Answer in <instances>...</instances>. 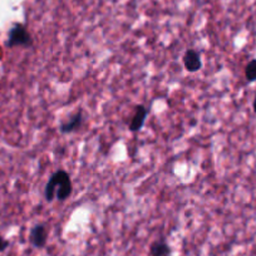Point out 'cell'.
I'll return each instance as SVG.
<instances>
[{"label": "cell", "instance_id": "obj_5", "mask_svg": "<svg viewBox=\"0 0 256 256\" xmlns=\"http://www.w3.org/2000/svg\"><path fill=\"white\" fill-rule=\"evenodd\" d=\"M83 124V112L82 110H78L72 117L66 122H62L59 124V132L62 134H70L78 131Z\"/></svg>", "mask_w": 256, "mask_h": 256}, {"label": "cell", "instance_id": "obj_10", "mask_svg": "<svg viewBox=\"0 0 256 256\" xmlns=\"http://www.w3.org/2000/svg\"><path fill=\"white\" fill-rule=\"evenodd\" d=\"M252 107H254V110H255V113H256V96H255V98H254V103H252Z\"/></svg>", "mask_w": 256, "mask_h": 256}, {"label": "cell", "instance_id": "obj_3", "mask_svg": "<svg viewBox=\"0 0 256 256\" xmlns=\"http://www.w3.org/2000/svg\"><path fill=\"white\" fill-rule=\"evenodd\" d=\"M29 240H30V244L33 245V248H46V241H48V230H46V226L44 224H36V225H34L30 230Z\"/></svg>", "mask_w": 256, "mask_h": 256}, {"label": "cell", "instance_id": "obj_8", "mask_svg": "<svg viewBox=\"0 0 256 256\" xmlns=\"http://www.w3.org/2000/svg\"><path fill=\"white\" fill-rule=\"evenodd\" d=\"M245 77L248 82H255L256 80V59L248 62L245 68Z\"/></svg>", "mask_w": 256, "mask_h": 256}, {"label": "cell", "instance_id": "obj_2", "mask_svg": "<svg viewBox=\"0 0 256 256\" xmlns=\"http://www.w3.org/2000/svg\"><path fill=\"white\" fill-rule=\"evenodd\" d=\"M6 46L9 48H14V46H26V48H30L33 46V39H32L30 33L26 26L20 23H16L8 33V42Z\"/></svg>", "mask_w": 256, "mask_h": 256}, {"label": "cell", "instance_id": "obj_9", "mask_svg": "<svg viewBox=\"0 0 256 256\" xmlns=\"http://www.w3.org/2000/svg\"><path fill=\"white\" fill-rule=\"evenodd\" d=\"M9 246V241L6 240V238H3V236L0 235V252H3V251H6V248H8Z\"/></svg>", "mask_w": 256, "mask_h": 256}, {"label": "cell", "instance_id": "obj_7", "mask_svg": "<svg viewBox=\"0 0 256 256\" xmlns=\"http://www.w3.org/2000/svg\"><path fill=\"white\" fill-rule=\"evenodd\" d=\"M151 256H171V248L164 241H156L150 248Z\"/></svg>", "mask_w": 256, "mask_h": 256}, {"label": "cell", "instance_id": "obj_1", "mask_svg": "<svg viewBox=\"0 0 256 256\" xmlns=\"http://www.w3.org/2000/svg\"><path fill=\"white\" fill-rule=\"evenodd\" d=\"M73 191L72 180L68 172L64 170H58L54 172L48 180L44 188V198L46 202H52L54 198H56L60 202L70 198Z\"/></svg>", "mask_w": 256, "mask_h": 256}, {"label": "cell", "instance_id": "obj_4", "mask_svg": "<svg viewBox=\"0 0 256 256\" xmlns=\"http://www.w3.org/2000/svg\"><path fill=\"white\" fill-rule=\"evenodd\" d=\"M184 66L187 72L196 73L202 68L201 56L195 49H187L184 54Z\"/></svg>", "mask_w": 256, "mask_h": 256}, {"label": "cell", "instance_id": "obj_6", "mask_svg": "<svg viewBox=\"0 0 256 256\" xmlns=\"http://www.w3.org/2000/svg\"><path fill=\"white\" fill-rule=\"evenodd\" d=\"M147 116H148V110H147L144 104L137 106L134 118H132L131 123H130V131L131 132L141 131L142 127L144 126V122H146Z\"/></svg>", "mask_w": 256, "mask_h": 256}]
</instances>
